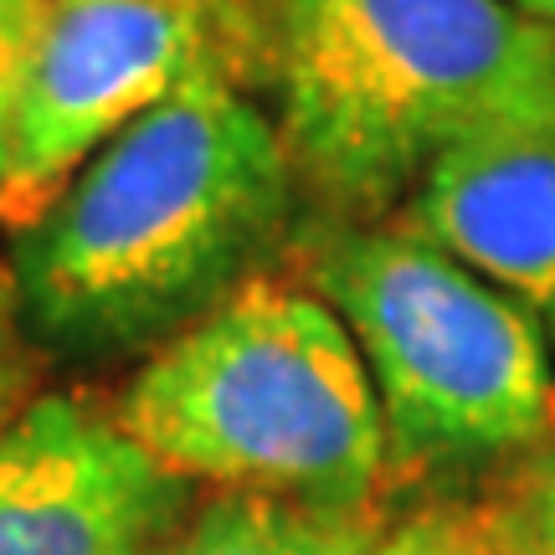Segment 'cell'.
I'll use <instances>...</instances> for the list:
<instances>
[{
	"instance_id": "cell-1",
	"label": "cell",
	"mask_w": 555,
	"mask_h": 555,
	"mask_svg": "<svg viewBox=\"0 0 555 555\" xmlns=\"http://www.w3.org/2000/svg\"><path fill=\"white\" fill-rule=\"evenodd\" d=\"M294 217V159L217 47L11 232L21 330L73 365L155 356L262 278Z\"/></svg>"
},
{
	"instance_id": "cell-2",
	"label": "cell",
	"mask_w": 555,
	"mask_h": 555,
	"mask_svg": "<svg viewBox=\"0 0 555 555\" xmlns=\"http://www.w3.org/2000/svg\"><path fill=\"white\" fill-rule=\"evenodd\" d=\"M211 26L330 221L406 206L494 124L555 119V26L509 0H211Z\"/></svg>"
},
{
	"instance_id": "cell-3",
	"label": "cell",
	"mask_w": 555,
	"mask_h": 555,
	"mask_svg": "<svg viewBox=\"0 0 555 555\" xmlns=\"http://www.w3.org/2000/svg\"><path fill=\"white\" fill-rule=\"evenodd\" d=\"M119 427L185 483L371 509L386 416L345 319L262 273L159 345L114 406Z\"/></svg>"
},
{
	"instance_id": "cell-4",
	"label": "cell",
	"mask_w": 555,
	"mask_h": 555,
	"mask_svg": "<svg viewBox=\"0 0 555 555\" xmlns=\"http://www.w3.org/2000/svg\"><path fill=\"white\" fill-rule=\"evenodd\" d=\"M304 273L360 345L391 457L474 463L555 427L551 350L535 319L406 227L319 221Z\"/></svg>"
},
{
	"instance_id": "cell-5",
	"label": "cell",
	"mask_w": 555,
	"mask_h": 555,
	"mask_svg": "<svg viewBox=\"0 0 555 555\" xmlns=\"http://www.w3.org/2000/svg\"><path fill=\"white\" fill-rule=\"evenodd\" d=\"M217 52L211 0H37L0 227H31L62 185Z\"/></svg>"
},
{
	"instance_id": "cell-6",
	"label": "cell",
	"mask_w": 555,
	"mask_h": 555,
	"mask_svg": "<svg viewBox=\"0 0 555 555\" xmlns=\"http://www.w3.org/2000/svg\"><path fill=\"white\" fill-rule=\"evenodd\" d=\"M191 515V483L114 412L37 391L0 427V555H155Z\"/></svg>"
},
{
	"instance_id": "cell-7",
	"label": "cell",
	"mask_w": 555,
	"mask_h": 555,
	"mask_svg": "<svg viewBox=\"0 0 555 555\" xmlns=\"http://www.w3.org/2000/svg\"><path fill=\"white\" fill-rule=\"evenodd\" d=\"M397 227L515 298L555 350V119L494 124L453 144Z\"/></svg>"
},
{
	"instance_id": "cell-8",
	"label": "cell",
	"mask_w": 555,
	"mask_h": 555,
	"mask_svg": "<svg viewBox=\"0 0 555 555\" xmlns=\"http://www.w3.org/2000/svg\"><path fill=\"white\" fill-rule=\"evenodd\" d=\"M386 535L371 509H324L221 489L155 555H365Z\"/></svg>"
},
{
	"instance_id": "cell-9",
	"label": "cell",
	"mask_w": 555,
	"mask_h": 555,
	"mask_svg": "<svg viewBox=\"0 0 555 555\" xmlns=\"http://www.w3.org/2000/svg\"><path fill=\"white\" fill-rule=\"evenodd\" d=\"M37 365H41V350L26 339L21 330V314H16V288H11V273L0 268V427L37 397Z\"/></svg>"
},
{
	"instance_id": "cell-10",
	"label": "cell",
	"mask_w": 555,
	"mask_h": 555,
	"mask_svg": "<svg viewBox=\"0 0 555 555\" xmlns=\"http://www.w3.org/2000/svg\"><path fill=\"white\" fill-rule=\"evenodd\" d=\"M509 530L519 555L555 551V448L540 453V463L525 474L515 504H509Z\"/></svg>"
},
{
	"instance_id": "cell-11",
	"label": "cell",
	"mask_w": 555,
	"mask_h": 555,
	"mask_svg": "<svg viewBox=\"0 0 555 555\" xmlns=\"http://www.w3.org/2000/svg\"><path fill=\"white\" fill-rule=\"evenodd\" d=\"M31 11H37V0H0V176H5V155H11V119H16Z\"/></svg>"
},
{
	"instance_id": "cell-12",
	"label": "cell",
	"mask_w": 555,
	"mask_h": 555,
	"mask_svg": "<svg viewBox=\"0 0 555 555\" xmlns=\"http://www.w3.org/2000/svg\"><path fill=\"white\" fill-rule=\"evenodd\" d=\"M365 555H474V551L463 545V535L448 519H412L401 530H386Z\"/></svg>"
},
{
	"instance_id": "cell-13",
	"label": "cell",
	"mask_w": 555,
	"mask_h": 555,
	"mask_svg": "<svg viewBox=\"0 0 555 555\" xmlns=\"http://www.w3.org/2000/svg\"><path fill=\"white\" fill-rule=\"evenodd\" d=\"M509 5H519L525 16L545 21V26H555V0H509Z\"/></svg>"
},
{
	"instance_id": "cell-14",
	"label": "cell",
	"mask_w": 555,
	"mask_h": 555,
	"mask_svg": "<svg viewBox=\"0 0 555 555\" xmlns=\"http://www.w3.org/2000/svg\"><path fill=\"white\" fill-rule=\"evenodd\" d=\"M535 555H555V551H535Z\"/></svg>"
},
{
	"instance_id": "cell-15",
	"label": "cell",
	"mask_w": 555,
	"mask_h": 555,
	"mask_svg": "<svg viewBox=\"0 0 555 555\" xmlns=\"http://www.w3.org/2000/svg\"><path fill=\"white\" fill-rule=\"evenodd\" d=\"M191 5H201V0H191Z\"/></svg>"
}]
</instances>
